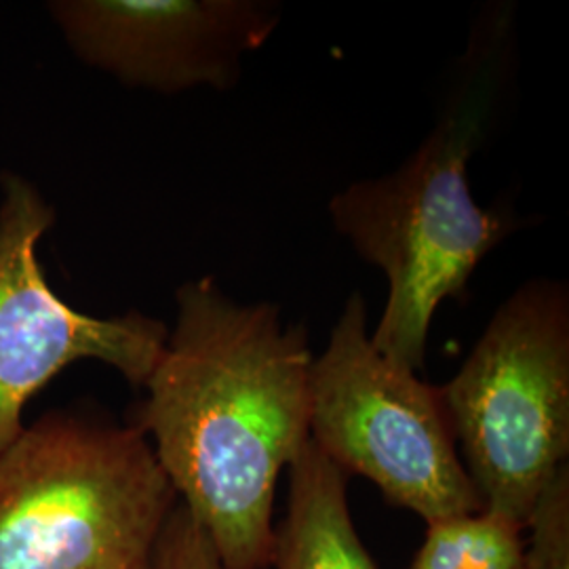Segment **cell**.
<instances>
[{
    "label": "cell",
    "instance_id": "5",
    "mask_svg": "<svg viewBox=\"0 0 569 569\" xmlns=\"http://www.w3.org/2000/svg\"><path fill=\"white\" fill-rule=\"evenodd\" d=\"M310 441L427 526L483 510L458 453L443 390L378 352L361 293L346 300L326 352L312 361Z\"/></svg>",
    "mask_w": 569,
    "mask_h": 569
},
{
    "label": "cell",
    "instance_id": "1",
    "mask_svg": "<svg viewBox=\"0 0 569 569\" xmlns=\"http://www.w3.org/2000/svg\"><path fill=\"white\" fill-rule=\"evenodd\" d=\"M178 321L133 425L226 569H268L274 493L310 441L312 352L279 306L239 305L213 277L178 289Z\"/></svg>",
    "mask_w": 569,
    "mask_h": 569
},
{
    "label": "cell",
    "instance_id": "7",
    "mask_svg": "<svg viewBox=\"0 0 569 569\" xmlns=\"http://www.w3.org/2000/svg\"><path fill=\"white\" fill-rule=\"evenodd\" d=\"M51 16L84 63L129 87L228 89L277 30L270 0H63Z\"/></svg>",
    "mask_w": 569,
    "mask_h": 569
},
{
    "label": "cell",
    "instance_id": "4",
    "mask_svg": "<svg viewBox=\"0 0 569 569\" xmlns=\"http://www.w3.org/2000/svg\"><path fill=\"white\" fill-rule=\"evenodd\" d=\"M441 390L483 510L526 529L540 493L568 465V287L521 284Z\"/></svg>",
    "mask_w": 569,
    "mask_h": 569
},
{
    "label": "cell",
    "instance_id": "2",
    "mask_svg": "<svg viewBox=\"0 0 569 569\" xmlns=\"http://www.w3.org/2000/svg\"><path fill=\"white\" fill-rule=\"evenodd\" d=\"M509 21L475 30L439 119L395 171L350 183L329 201L336 230L385 272L387 305L371 342L388 361L420 371L439 306L462 298L477 266L521 222L481 207L468 161L486 142L510 60Z\"/></svg>",
    "mask_w": 569,
    "mask_h": 569
},
{
    "label": "cell",
    "instance_id": "6",
    "mask_svg": "<svg viewBox=\"0 0 569 569\" xmlns=\"http://www.w3.org/2000/svg\"><path fill=\"white\" fill-rule=\"evenodd\" d=\"M56 211L20 176L2 178L0 201V453L23 432V409L61 369L82 359L114 367L143 387L163 357L169 329L143 315L91 317L58 298L37 247Z\"/></svg>",
    "mask_w": 569,
    "mask_h": 569
},
{
    "label": "cell",
    "instance_id": "9",
    "mask_svg": "<svg viewBox=\"0 0 569 569\" xmlns=\"http://www.w3.org/2000/svg\"><path fill=\"white\" fill-rule=\"evenodd\" d=\"M523 531L489 510L428 523L409 569H528Z\"/></svg>",
    "mask_w": 569,
    "mask_h": 569
},
{
    "label": "cell",
    "instance_id": "3",
    "mask_svg": "<svg viewBox=\"0 0 569 569\" xmlns=\"http://www.w3.org/2000/svg\"><path fill=\"white\" fill-rule=\"evenodd\" d=\"M178 505L138 428L49 411L0 453V569H154Z\"/></svg>",
    "mask_w": 569,
    "mask_h": 569
},
{
    "label": "cell",
    "instance_id": "8",
    "mask_svg": "<svg viewBox=\"0 0 569 569\" xmlns=\"http://www.w3.org/2000/svg\"><path fill=\"white\" fill-rule=\"evenodd\" d=\"M348 475L308 441L289 465L283 521L274 528V569H378L348 509Z\"/></svg>",
    "mask_w": 569,
    "mask_h": 569
},
{
    "label": "cell",
    "instance_id": "11",
    "mask_svg": "<svg viewBox=\"0 0 569 569\" xmlns=\"http://www.w3.org/2000/svg\"><path fill=\"white\" fill-rule=\"evenodd\" d=\"M154 569L226 568L203 528L182 505H178L161 533Z\"/></svg>",
    "mask_w": 569,
    "mask_h": 569
},
{
    "label": "cell",
    "instance_id": "10",
    "mask_svg": "<svg viewBox=\"0 0 569 569\" xmlns=\"http://www.w3.org/2000/svg\"><path fill=\"white\" fill-rule=\"evenodd\" d=\"M528 569H569V468H561L529 515Z\"/></svg>",
    "mask_w": 569,
    "mask_h": 569
}]
</instances>
